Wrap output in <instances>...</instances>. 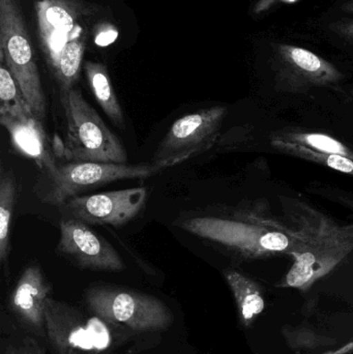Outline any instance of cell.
<instances>
[{
    "label": "cell",
    "instance_id": "17",
    "mask_svg": "<svg viewBox=\"0 0 353 354\" xmlns=\"http://www.w3.org/2000/svg\"><path fill=\"white\" fill-rule=\"evenodd\" d=\"M0 114L17 118H31L33 115L22 91L19 88L12 73L0 59Z\"/></svg>",
    "mask_w": 353,
    "mask_h": 354
},
{
    "label": "cell",
    "instance_id": "8",
    "mask_svg": "<svg viewBox=\"0 0 353 354\" xmlns=\"http://www.w3.org/2000/svg\"><path fill=\"white\" fill-rule=\"evenodd\" d=\"M56 252L81 270L120 272L124 261L109 241L93 230L88 224L77 220H62Z\"/></svg>",
    "mask_w": 353,
    "mask_h": 354
},
{
    "label": "cell",
    "instance_id": "6",
    "mask_svg": "<svg viewBox=\"0 0 353 354\" xmlns=\"http://www.w3.org/2000/svg\"><path fill=\"white\" fill-rule=\"evenodd\" d=\"M223 114L222 108L216 107L176 120L158 147L151 164L165 169L204 153L217 137Z\"/></svg>",
    "mask_w": 353,
    "mask_h": 354
},
{
    "label": "cell",
    "instance_id": "10",
    "mask_svg": "<svg viewBox=\"0 0 353 354\" xmlns=\"http://www.w3.org/2000/svg\"><path fill=\"white\" fill-rule=\"evenodd\" d=\"M51 285L39 266H29L21 274L10 297V308L17 317L37 333L46 330V304Z\"/></svg>",
    "mask_w": 353,
    "mask_h": 354
},
{
    "label": "cell",
    "instance_id": "14",
    "mask_svg": "<svg viewBox=\"0 0 353 354\" xmlns=\"http://www.w3.org/2000/svg\"><path fill=\"white\" fill-rule=\"evenodd\" d=\"M277 51L287 66L313 80H331L337 76V71L332 64L306 48L279 44Z\"/></svg>",
    "mask_w": 353,
    "mask_h": 354
},
{
    "label": "cell",
    "instance_id": "12",
    "mask_svg": "<svg viewBox=\"0 0 353 354\" xmlns=\"http://www.w3.org/2000/svg\"><path fill=\"white\" fill-rule=\"evenodd\" d=\"M84 70L89 87L97 104L112 122L124 130L126 128L124 112L112 86L107 68L99 62H85Z\"/></svg>",
    "mask_w": 353,
    "mask_h": 354
},
{
    "label": "cell",
    "instance_id": "24",
    "mask_svg": "<svg viewBox=\"0 0 353 354\" xmlns=\"http://www.w3.org/2000/svg\"><path fill=\"white\" fill-rule=\"evenodd\" d=\"M52 149H53L54 153L57 156L58 158H64V151H66V147L64 143L61 142L59 137H54L53 145H52Z\"/></svg>",
    "mask_w": 353,
    "mask_h": 354
},
{
    "label": "cell",
    "instance_id": "19",
    "mask_svg": "<svg viewBox=\"0 0 353 354\" xmlns=\"http://www.w3.org/2000/svg\"><path fill=\"white\" fill-rule=\"evenodd\" d=\"M305 139H306L309 145L318 149V151L334 153V155H346L345 147L338 141L334 140L331 137L321 134H311L307 135Z\"/></svg>",
    "mask_w": 353,
    "mask_h": 354
},
{
    "label": "cell",
    "instance_id": "15",
    "mask_svg": "<svg viewBox=\"0 0 353 354\" xmlns=\"http://www.w3.org/2000/svg\"><path fill=\"white\" fill-rule=\"evenodd\" d=\"M87 33L84 28L77 31L62 50L57 64L53 68L60 91H70L78 80L86 46Z\"/></svg>",
    "mask_w": 353,
    "mask_h": 354
},
{
    "label": "cell",
    "instance_id": "21",
    "mask_svg": "<svg viewBox=\"0 0 353 354\" xmlns=\"http://www.w3.org/2000/svg\"><path fill=\"white\" fill-rule=\"evenodd\" d=\"M325 163L329 167L333 168L337 171L344 172V174H353V162L346 158L345 156L330 153L329 156L325 157Z\"/></svg>",
    "mask_w": 353,
    "mask_h": 354
},
{
    "label": "cell",
    "instance_id": "18",
    "mask_svg": "<svg viewBox=\"0 0 353 354\" xmlns=\"http://www.w3.org/2000/svg\"><path fill=\"white\" fill-rule=\"evenodd\" d=\"M325 268L313 254L304 253L296 258L294 266L286 276L285 286L306 289L321 277Z\"/></svg>",
    "mask_w": 353,
    "mask_h": 354
},
{
    "label": "cell",
    "instance_id": "2",
    "mask_svg": "<svg viewBox=\"0 0 353 354\" xmlns=\"http://www.w3.org/2000/svg\"><path fill=\"white\" fill-rule=\"evenodd\" d=\"M0 59L12 73L33 115L46 116V99L18 0H0Z\"/></svg>",
    "mask_w": 353,
    "mask_h": 354
},
{
    "label": "cell",
    "instance_id": "25",
    "mask_svg": "<svg viewBox=\"0 0 353 354\" xmlns=\"http://www.w3.org/2000/svg\"><path fill=\"white\" fill-rule=\"evenodd\" d=\"M350 353H353V342L347 343L340 348L329 351V353L325 354H350Z\"/></svg>",
    "mask_w": 353,
    "mask_h": 354
},
{
    "label": "cell",
    "instance_id": "1",
    "mask_svg": "<svg viewBox=\"0 0 353 354\" xmlns=\"http://www.w3.org/2000/svg\"><path fill=\"white\" fill-rule=\"evenodd\" d=\"M68 124L64 159L68 162L126 164L128 153L79 89L61 93Z\"/></svg>",
    "mask_w": 353,
    "mask_h": 354
},
{
    "label": "cell",
    "instance_id": "3",
    "mask_svg": "<svg viewBox=\"0 0 353 354\" xmlns=\"http://www.w3.org/2000/svg\"><path fill=\"white\" fill-rule=\"evenodd\" d=\"M46 333L57 354H108L116 343L117 324L97 316L87 317L68 304L49 297Z\"/></svg>",
    "mask_w": 353,
    "mask_h": 354
},
{
    "label": "cell",
    "instance_id": "13",
    "mask_svg": "<svg viewBox=\"0 0 353 354\" xmlns=\"http://www.w3.org/2000/svg\"><path fill=\"white\" fill-rule=\"evenodd\" d=\"M225 277L233 293L240 322L246 328H250L265 310L263 293L253 281L240 272L229 270Z\"/></svg>",
    "mask_w": 353,
    "mask_h": 354
},
{
    "label": "cell",
    "instance_id": "23",
    "mask_svg": "<svg viewBox=\"0 0 353 354\" xmlns=\"http://www.w3.org/2000/svg\"><path fill=\"white\" fill-rule=\"evenodd\" d=\"M330 29L342 39L353 44V21H337L330 25Z\"/></svg>",
    "mask_w": 353,
    "mask_h": 354
},
{
    "label": "cell",
    "instance_id": "5",
    "mask_svg": "<svg viewBox=\"0 0 353 354\" xmlns=\"http://www.w3.org/2000/svg\"><path fill=\"white\" fill-rule=\"evenodd\" d=\"M161 171L151 165L68 162L59 166L57 174L50 178V185L41 201L50 205L61 206L66 200L81 192L103 187L124 179H145Z\"/></svg>",
    "mask_w": 353,
    "mask_h": 354
},
{
    "label": "cell",
    "instance_id": "4",
    "mask_svg": "<svg viewBox=\"0 0 353 354\" xmlns=\"http://www.w3.org/2000/svg\"><path fill=\"white\" fill-rule=\"evenodd\" d=\"M85 301L93 315L138 332H161L173 322L172 312L163 301L130 289L90 287Z\"/></svg>",
    "mask_w": 353,
    "mask_h": 354
},
{
    "label": "cell",
    "instance_id": "26",
    "mask_svg": "<svg viewBox=\"0 0 353 354\" xmlns=\"http://www.w3.org/2000/svg\"><path fill=\"white\" fill-rule=\"evenodd\" d=\"M341 10L347 14H353V0H348L343 6H341Z\"/></svg>",
    "mask_w": 353,
    "mask_h": 354
},
{
    "label": "cell",
    "instance_id": "16",
    "mask_svg": "<svg viewBox=\"0 0 353 354\" xmlns=\"http://www.w3.org/2000/svg\"><path fill=\"white\" fill-rule=\"evenodd\" d=\"M17 197L16 177L10 170L0 176V262L8 266L10 252V225Z\"/></svg>",
    "mask_w": 353,
    "mask_h": 354
},
{
    "label": "cell",
    "instance_id": "11",
    "mask_svg": "<svg viewBox=\"0 0 353 354\" xmlns=\"http://www.w3.org/2000/svg\"><path fill=\"white\" fill-rule=\"evenodd\" d=\"M0 124L8 131L12 145L19 153L33 160L37 167L45 171L50 178L56 176L58 166L52 157L41 122L35 116L17 118L0 114Z\"/></svg>",
    "mask_w": 353,
    "mask_h": 354
},
{
    "label": "cell",
    "instance_id": "20",
    "mask_svg": "<svg viewBox=\"0 0 353 354\" xmlns=\"http://www.w3.org/2000/svg\"><path fill=\"white\" fill-rule=\"evenodd\" d=\"M260 245L267 251H284L289 245V239L283 233L269 232L261 237Z\"/></svg>",
    "mask_w": 353,
    "mask_h": 354
},
{
    "label": "cell",
    "instance_id": "22",
    "mask_svg": "<svg viewBox=\"0 0 353 354\" xmlns=\"http://www.w3.org/2000/svg\"><path fill=\"white\" fill-rule=\"evenodd\" d=\"M4 354H43L37 344L30 340H24L20 344L6 347Z\"/></svg>",
    "mask_w": 353,
    "mask_h": 354
},
{
    "label": "cell",
    "instance_id": "7",
    "mask_svg": "<svg viewBox=\"0 0 353 354\" xmlns=\"http://www.w3.org/2000/svg\"><path fill=\"white\" fill-rule=\"evenodd\" d=\"M146 187H133L106 192L95 195L76 196L61 206L72 218L88 225H110L118 227L134 220L144 207Z\"/></svg>",
    "mask_w": 353,
    "mask_h": 354
},
{
    "label": "cell",
    "instance_id": "9",
    "mask_svg": "<svg viewBox=\"0 0 353 354\" xmlns=\"http://www.w3.org/2000/svg\"><path fill=\"white\" fill-rule=\"evenodd\" d=\"M41 49L52 70L70 37L83 28V17L93 8L80 0H41L37 6Z\"/></svg>",
    "mask_w": 353,
    "mask_h": 354
}]
</instances>
